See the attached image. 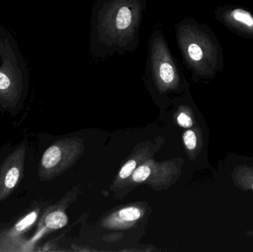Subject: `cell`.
<instances>
[{
    "label": "cell",
    "instance_id": "obj_1",
    "mask_svg": "<svg viewBox=\"0 0 253 252\" xmlns=\"http://www.w3.org/2000/svg\"><path fill=\"white\" fill-rule=\"evenodd\" d=\"M28 83L29 70L19 43L0 23V108H16L23 99Z\"/></svg>",
    "mask_w": 253,
    "mask_h": 252
},
{
    "label": "cell",
    "instance_id": "obj_2",
    "mask_svg": "<svg viewBox=\"0 0 253 252\" xmlns=\"http://www.w3.org/2000/svg\"><path fill=\"white\" fill-rule=\"evenodd\" d=\"M83 139L69 138L56 141L43 153L39 164V177L49 181L68 170L84 153Z\"/></svg>",
    "mask_w": 253,
    "mask_h": 252
},
{
    "label": "cell",
    "instance_id": "obj_3",
    "mask_svg": "<svg viewBox=\"0 0 253 252\" xmlns=\"http://www.w3.org/2000/svg\"><path fill=\"white\" fill-rule=\"evenodd\" d=\"M182 162H178L177 160L156 162L150 158L133 172L123 186L147 183L158 190L169 188L179 177Z\"/></svg>",
    "mask_w": 253,
    "mask_h": 252
},
{
    "label": "cell",
    "instance_id": "obj_4",
    "mask_svg": "<svg viewBox=\"0 0 253 252\" xmlns=\"http://www.w3.org/2000/svg\"><path fill=\"white\" fill-rule=\"evenodd\" d=\"M26 152V141H24L0 166V202L11 195L23 178Z\"/></svg>",
    "mask_w": 253,
    "mask_h": 252
},
{
    "label": "cell",
    "instance_id": "obj_5",
    "mask_svg": "<svg viewBox=\"0 0 253 252\" xmlns=\"http://www.w3.org/2000/svg\"><path fill=\"white\" fill-rule=\"evenodd\" d=\"M40 210L35 209L19 219L11 228L0 232V252H24L25 235L35 224Z\"/></svg>",
    "mask_w": 253,
    "mask_h": 252
},
{
    "label": "cell",
    "instance_id": "obj_6",
    "mask_svg": "<svg viewBox=\"0 0 253 252\" xmlns=\"http://www.w3.org/2000/svg\"><path fill=\"white\" fill-rule=\"evenodd\" d=\"M156 145L145 143L144 146H141L136 152H134L120 170L117 179L114 180V186L123 187L126 180L130 177L133 172L144 161L151 158L156 151Z\"/></svg>",
    "mask_w": 253,
    "mask_h": 252
},
{
    "label": "cell",
    "instance_id": "obj_7",
    "mask_svg": "<svg viewBox=\"0 0 253 252\" xmlns=\"http://www.w3.org/2000/svg\"><path fill=\"white\" fill-rule=\"evenodd\" d=\"M141 209L127 207L112 213L102 222L104 227L111 229H126L132 227L142 217Z\"/></svg>",
    "mask_w": 253,
    "mask_h": 252
},
{
    "label": "cell",
    "instance_id": "obj_8",
    "mask_svg": "<svg viewBox=\"0 0 253 252\" xmlns=\"http://www.w3.org/2000/svg\"><path fill=\"white\" fill-rule=\"evenodd\" d=\"M154 73L159 87L174 88L178 84L176 70L169 56H162L154 64Z\"/></svg>",
    "mask_w": 253,
    "mask_h": 252
},
{
    "label": "cell",
    "instance_id": "obj_9",
    "mask_svg": "<svg viewBox=\"0 0 253 252\" xmlns=\"http://www.w3.org/2000/svg\"><path fill=\"white\" fill-rule=\"evenodd\" d=\"M232 179L242 189H251L253 191V167L252 166H239L232 173Z\"/></svg>",
    "mask_w": 253,
    "mask_h": 252
},
{
    "label": "cell",
    "instance_id": "obj_10",
    "mask_svg": "<svg viewBox=\"0 0 253 252\" xmlns=\"http://www.w3.org/2000/svg\"><path fill=\"white\" fill-rule=\"evenodd\" d=\"M68 217L67 215L61 210L50 212L44 218V224L47 229H62L68 224Z\"/></svg>",
    "mask_w": 253,
    "mask_h": 252
},
{
    "label": "cell",
    "instance_id": "obj_11",
    "mask_svg": "<svg viewBox=\"0 0 253 252\" xmlns=\"http://www.w3.org/2000/svg\"><path fill=\"white\" fill-rule=\"evenodd\" d=\"M132 11L127 6H123L117 10L115 18L112 21L114 28L116 31H126L132 23Z\"/></svg>",
    "mask_w": 253,
    "mask_h": 252
},
{
    "label": "cell",
    "instance_id": "obj_12",
    "mask_svg": "<svg viewBox=\"0 0 253 252\" xmlns=\"http://www.w3.org/2000/svg\"><path fill=\"white\" fill-rule=\"evenodd\" d=\"M184 146L190 155H195L198 152V149H200L202 146L200 135L198 134L197 131L193 129H189L183 136Z\"/></svg>",
    "mask_w": 253,
    "mask_h": 252
},
{
    "label": "cell",
    "instance_id": "obj_13",
    "mask_svg": "<svg viewBox=\"0 0 253 252\" xmlns=\"http://www.w3.org/2000/svg\"><path fill=\"white\" fill-rule=\"evenodd\" d=\"M232 16L236 22L243 24L248 28H253V16L250 12L242 9H236L233 10Z\"/></svg>",
    "mask_w": 253,
    "mask_h": 252
},
{
    "label": "cell",
    "instance_id": "obj_14",
    "mask_svg": "<svg viewBox=\"0 0 253 252\" xmlns=\"http://www.w3.org/2000/svg\"><path fill=\"white\" fill-rule=\"evenodd\" d=\"M187 54L189 57L194 61V62H199L203 59V50L202 47L196 44V43H191L187 46Z\"/></svg>",
    "mask_w": 253,
    "mask_h": 252
},
{
    "label": "cell",
    "instance_id": "obj_15",
    "mask_svg": "<svg viewBox=\"0 0 253 252\" xmlns=\"http://www.w3.org/2000/svg\"><path fill=\"white\" fill-rule=\"evenodd\" d=\"M178 124L184 128H191L193 126V120L187 112H180L177 118Z\"/></svg>",
    "mask_w": 253,
    "mask_h": 252
},
{
    "label": "cell",
    "instance_id": "obj_16",
    "mask_svg": "<svg viewBox=\"0 0 253 252\" xmlns=\"http://www.w3.org/2000/svg\"><path fill=\"white\" fill-rule=\"evenodd\" d=\"M247 235L253 238V230H250L247 232Z\"/></svg>",
    "mask_w": 253,
    "mask_h": 252
}]
</instances>
